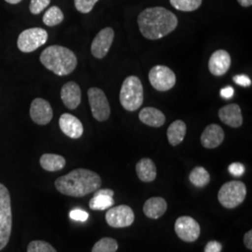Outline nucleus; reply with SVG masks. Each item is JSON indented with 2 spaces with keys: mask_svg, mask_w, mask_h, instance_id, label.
Instances as JSON below:
<instances>
[{
  "mask_svg": "<svg viewBox=\"0 0 252 252\" xmlns=\"http://www.w3.org/2000/svg\"><path fill=\"white\" fill-rule=\"evenodd\" d=\"M137 24L142 36L157 40L172 33L179 24L177 16L162 7L148 8L137 17Z\"/></svg>",
  "mask_w": 252,
  "mask_h": 252,
  "instance_id": "nucleus-1",
  "label": "nucleus"
},
{
  "mask_svg": "<svg viewBox=\"0 0 252 252\" xmlns=\"http://www.w3.org/2000/svg\"><path fill=\"white\" fill-rule=\"evenodd\" d=\"M102 180L95 172L78 168L55 180V188L64 195L83 197L100 188Z\"/></svg>",
  "mask_w": 252,
  "mask_h": 252,
  "instance_id": "nucleus-2",
  "label": "nucleus"
},
{
  "mask_svg": "<svg viewBox=\"0 0 252 252\" xmlns=\"http://www.w3.org/2000/svg\"><path fill=\"white\" fill-rule=\"evenodd\" d=\"M40 62L47 69L61 77L71 74L78 64L77 56L72 51L59 45L46 48L40 54Z\"/></svg>",
  "mask_w": 252,
  "mask_h": 252,
  "instance_id": "nucleus-3",
  "label": "nucleus"
},
{
  "mask_svg": "<svg viewBox=\"0 0 252 252\" xmlns=\"http://www.w3.org/2000/svg\"><path fill=\"white\" fill-rule=\"evenodd\" d=\"M144 100V92L141 81L135 77H127L121 88L120 102L128 111H135L140 108Z\"/></svg>",
  "mask_w": 252,
  "mask_h": 252,
  "instance_id": "nucleus-4",
  "label": "nucleus"
},
{
  "mask_svg": "<svg viewBox=\"0 0 252 252\" xmlns=\"http://www.w3.org/2000/svg\"><path fill=\"white\" fill-rule=\"evenodd\" d=\"M12 230V210L9 189L0 183V252L9 241Z\"/></svg>",
  "mask_w": 252,
  "mask_h": 252,
  "instance_id": "nucleus-5",
  "label": "nucleus"
},
{
  "mask_svg": "<svg viewBox=\"0 0 252 252\" xmlns=\"http://www.w3.org/2000/svg\"><path fill=\"white\" fill-rule=\"evenodd\" d=\"M247 195V187L242 181L232 180L224 183L218 192L219 202L222 207L233 209L240 206Z\"/></svg>",
  "mask_w": 252,
  "mask_h": 252,
  "instance_id": "nucleus-6",
  "label": "nucleus"
},
{
  "mask_svg": "<svg viewBox=\"0 0 252 252\" xmlns=\"http://www.w3.org/2000/svg\"><path fill=\"white\" fill-rule=\"evenodd\" d=\"M48 40V33L40 27H33L23 31L18 36L17 45L23 53H32L44 45Z\"/></svg>",
  "mask_w": 252,
  "mask_h": 252,
  "instance_id": "nucleus-7",
  "label": "nucleus"
},
{
  "mask_svg": "<svg viewBox=\"0 0 252 252\" xmlns=\"http://www.w3.org/2000/svg\"><path fill=\"white\" fill-rule=\"evenodd\" d=\"M149 80L155 90L166 92L176 84V75L168 66L155 65L149 73Z\"/></svg>",
  "mask_w": 252,
  "mask_h": 252,
  "instance_id": "nucleus-8",
  "label": "nucleus"
},
{
  "mask_svg": "<svg viewBox=\"0 0 252 252\" xmlns=\"http://www.w3.org/2000/svg\"><path fill=\"white\" fill-rule=\"evenodd\" d=\"M88 99L94 118L98 122L107 121L110 116V106L105 93L96 87L90 88Z\"/></svg>",
  "mask_w": 252,
  "mask_h": 252,
  "instance_id": "nucleus-9",
  "label": "nucleus"
},
{
  "mask_svg": "<svg viewBox=\"0 0 252 252\" xmlns=\"http://www.w3.org/2000/svg\"><path fill=\"white\" fill-rule=\"evenodd\" d=\"M106 220L113 228H125L133 224L135 213L133 209L126 205L111 207L107 211Z\"/></svg>",
  "mask_w": 252,
  "mask_h": 252,
  "instance_id": "nucleus-10",
  "label": "nucleus"
},
{
  "mask_svg": "<svg viewBox=\"0 0 252 252\" xmlns=\"http://www.w3.org/2000/svg\"><path fill=\"white\" fill-rule=\"evenodd\" d=\"M176 234L182 241L194 242L198 239L201 229L198 222L191 217H180L175 223Z\"/></svg>",
  "mask_w": 252,
  "mask_h": 252,
  "instance_id": "nucleus-11",
  "label": "nucleus"
},
{
  "mask_svg": "<svg viewBox=\"0 0 252 252\" xmlns=\"http://www.w3.org/2000/svg\"><path fill=\"white\" fill-rule=\"evenodd\" d=\"M113 40L114 30L111 27H106L102 29L92 42L91 53L97 59L104 58L107 56Z\"/></svg>",
  "mask_w": 252,
  "mask_h": 252,
  "instance_id": "nucleus-12",
  "label": "nucleus"
},
{
  "mask_svg": "<svg viewBox=\"0 0 252 252\" xmlns=\"http://www.w3.org/2000/svg\"><path fill=\"white\" fill-rule=\"evenodd\" d=\"M29 112L32 121L38 126H46L50 124L54 117V111L51 104L42 98H36L32 101Z\"/></svg>",
  "mask_w": 252,
  "mask_h": 252,
  "instance_id": "nucleus-13",
  "label": "nucleus"
},
{
  "mask_svg": "<svg viewBox=\"0 0 252 252\" xmlns=\"http://www.w3.org/2000/svg\"><path fill=\"white\" fill-rule=\"evenodd\" d=\"M231 56L225 50H218L213 53L208 61V69L217 77L223 76L231 66Z\"/></svg>",
  "mask_w": 252,
  "mask_h": 252,
  "instance_id": "nucleus-14",
  "label": "nucleus"
},
{
  "mask_svg": "<svg viewBox=\"0 0 252 252\" xmlns=\"http://www.w3.org/2000/svg\"><path fill=\"white\" fill-rule=\"evenodd\" d=\"M59 126L63 134L72 139H78L83 134V126L81 121L69 113H63L60 117Z\"/></svg>",
  "mask_w": 252,
  "mask_h": 252,
  "instance_id": "nucleus-15",
  "label": "nucleus"
},
{
  "mask_svg": "<svg viewBox=\"0 0 252 252\" xmlns=\"http://www.w3.org/2000/svg\"><path fill=\"white\" fill-rule=\"evenodd\" d=\"M224 131L218 125H209L201 135V143L204 148L215 149L224 140Z\"/></svg>",
  "mask_w": 252,
  "mask_h": 252,
  "instance_id": "nucleus-16",
  "label": "nucleus"
},
{
  "mask_svg": "<svg viewBox=\"0 0 252 252\" xmlns=\"http://www.w3.org/2000/svg\"><path fill=\"white\" fill-rule=\"evenodd\" d=\"M61 99L66 108H78L81 101V90L79 84L74 81H68L63 84L61 89Z\"/></svg>",
  "mask_w": 252,
  "mask_h": 252,
  "instance_id": "nucleus-17",
  "label": "nucleus"
},
{
  "mask_svg": "<svg viewBox=\"0 0 252 252\" xmlns=\"http://www.w3.org/2000/svg\"><path fill=\"white\" fill-rule=\"evenodd\" d=\"M219 117L226 126L238 128L243 124L241 108L237 104H229L219 110Z\"/></svg>",
  "mask_w": 252,
  "mask_h": 252,
  "instance_id": "nucleus-18",
  "label": "nucleus"
},
{
  "mask_svg": "<svg viewBox=\"0 0 252 252\" xmlns=\"http://www.w3.org/2000/svg\"><path fill=\"white\" fill-rule=\"evenodd\" d=\"M167 203L162 197H153L148 199L144 204V214L150 219L157 220L166 212Z\"/></svg>",
  "mask_w": 252,
  "mask_h": 252,
  "instance_id": "nucleus-19",
  "label": "nucleus"
},
{
  "mask_svg": "<svg viewBox=\"0 0 252 252\" xmlns=\"http://www.w3.org/2000/svg\"><path fill=\"white\" fill-rule=\"evenodd\" d=\"M135 172L138 179L143 182H153L157 177L156 165L149 158H143L136 163Z\"/></svg>",
  "mask_w": 252,
  "mask_h": 252,
  "instance_id": "nucleus-20",
  "label": "nucleus"
},
{
  "mask_svg": "<svg viewBox=\"0 0 252 252\" xmlns=\"http://www.w3.org/2000/svg\"><path fill=\"white\" fill-rule=\"evenodd\" d=\"M139 120L146 126L161 127L165 123V116L161 110L155 108H144L139 112Z\"/></svg>",
  "mask_w": 252,
  "mask_h": 252,
  "instance_id": "nucleus-21",
  "label": "nucleus"
},
{
  "mask_svg": "<svg viewBox=\"0 0 252 252\" xmlns=\"http://www.w3.org/2000/svg\"><path fill=\"white\" fill-rule=\"evenodd\" d=\"M39 162L41 167L46 171H59V170H62L64 167L65 159L63 156L58 154L45 153L40 157Z\"/></svg>",
  "mask_w": 252,
  "mask_h": 252,
  "instance_id": "nucleus-22",
  "label": "nucleus"
},
{
  "mask_svg": "<svg viewBox=\"0 0 252 252\" xmlns=\"http://www.w3.org/2000/svg\"><path fill=\"white\" fill-rule=\"evenodd\" d=\"M187 132V126L183 121H175L167 129V138L168 141L172 146H178L180 145Z\"/></svg>",
  "mask_w": 252,
  "mask_h": 252,
  "instance_id": "nucleus-23",
  "label": "nucleus"
},
{
  "mask_svg": "<svg viewBox=\"0 0 252 252\" xmlns=\"http://www.w3.org/2000/svg\"><path fill=\"white\" fill-rule=\"evenodd\" d=\"M189 180L195 187L204 188L210 182V175L203 166H196L189 173Z\"/></svg>",
  "mask_w": 252,
  "mask_h": 252,
  "instance_id": "nucleus-24",
  "label": "nucleus"
},
{
  "mask_svg": "<svg viewBox=\"0 0 252 252\" xmlns=\"http://www.w3.org/2000/svg\"><path fill=\"white\" fill-rule=\"evenodd\" d=\"M63 20V11L57 6H53L47 9L43 15V23L47 27H55L60 25Z\"/></svg>",
  "mask_w": 252,
  "mask_h": 252,
  "instance_id": "nucleus-25",
  "label": "nucleus"
},
{
  "mask_svg": "<svg viewBox=\"0 0 252 252\" xmlns=\"http://www.w3.org/2000/svg\"><path fill=\"white\" fill-rule=\"evenodd\" d=\"M114 205L113 197L104 195V194H97L94 195L89 202V207L93 210H105L108 207H112Z\"/></svg>",
  "mask_w": 252,
  "mask_h": 252,
  "instance_id": "nucleus-26",
  "label": "nucleus"
},
{
  "mask_svg": "<svg viewBox=\"0 0 252 252\" xmlns=\"http://www.w3.org/2000/svg\"><path fill=\"white\" fill-rule=\"evenodd\" d=\"M118 247V242L115 239L104 237L94 245L92 252H116Z\"/></svg>",
  "mask_w": 252,
  "mask_h": 252,
  "instance_id": "nucleus-27",
  "label": "nucleus"
},
{
  "mask_svg": "<svg viewBox=\"0 0 252 252\" xmlns=\"http://www.w3.org/2000/svg\"><path fill=\"white\" fill-rule=\"evenodd\" d=\"M172 6L180 11H193L198 9L202 0H170Z\"/></svg>",
  "mask_w": 252,
  "mask_h": 252,
  "instance_id": "nucleus-28",
  "label": "nucleus"
},
{
  "mask_svg": "<svg viewBox=\"0 0 252 252\" xmlns=\"http://www.w3.org/2000/svg\"><path fill=\"white\" fill-rule=\"evenodd\" d=\"M27 252H57L51 244L42 240H34L27 247Z\"/></svg>",
  "mask_w": 252,
  "mask_h": 252,
  "instance_id": "nucleus-29",
  "label": "nucleus"
},
{
  "mask_svg": "<svg viewBox=\"0 0 252 252\" xmlns=\"http://www.w3.org/2000/svg\"><path fill=\"white\" fill-rule=\"evenodd\" d=\"M99 0H74L75 8L81 13H89Z\"/></svg>",
  "mask_w": 252,
  "mask_h": 252,
  "instance_id": "nucleus-30",
  "label": "nucleus"
},
{
  "mask_svg": "<svg viewBox=\"0 0 252 252\" xmlns=\"http://www.w3.org/2000/svg\"><path fill=\"white\" fill-rule=\"evenodd\" d=\"M51 0H31L29 9L32 14H39L50 5Z\"/></svg>",
  "mask_w": 252,
  "mask_h": 252,
  "instance_id": "nucleus-31",
  "label": "nucleus"
},
{
  "mask_svg": "<svg viewBox=\"0 0 252 252\" xmlns=\"http://www.w3.org/2000/svg\"><path fill=\"white\" fill-rule=\"evenodd\" d=\"M69 217L73 220H77V221H81L84 222L88 220L89 214L81 209H73L69 213Z\"/></svg>",
  "mask_w": 252,
  "mask_h": 252,
  "instance_id": "nucleus-32",
  "label": "nucleus"
},
{
  "mask_svg": "<svg viewBox=\"0 0 252 252\" xmlns=\"http://www.w3.org/2000/svg\"><path fill=\"white\" fill-rule=\"evenodd\" d=\"M228 170L234 177H241L245 172V166L241 162H233L229 165Z\"/></svg>",
  "mask_w": 252,
  "mask_h": 252,
  "instance_id": "nucleus-33",
  "label": "nucleus"
},
{
  "mask_svg": "<svg viewBox=\"0 0 252 252\" xmlns=\"http://www.w3.org/2000/svg\"><path fill=\"white\" fill-rule=\"evenodd\" d=\"M233 80L239 86L249 87L252 85V80L246 75H236L233 78Z\"/></svg>",
  "mask_w": 252,
  "mask_h": 252,
  "instance_id": "nucleus-34",
  "label": "nucleus"
},
{
  "mask_svg": "<svg viewBox=\"0 0 252 252\" xmlns=\"http://www.w3.org/2000/svg\"><path fill=\"white\" fill-rule=\"evenodd\" d=\"M221 244L218 241H210L205 248V252H221Z\"/></svg>",
  "mask_w": 252,
  "mask_h": 252,
  "instance_id": "nucleus-35",
  "label": "nucleus"
},
{
  "mask_svg": "<svg viewBox=\"0 0 252 252\" xmlns=\"http://www.w3.org/2000/svg\"><path fill=\"white\" fill-rule=\"evenodd\" d=\"M234 94V88L232 86H226L220 90V96L224 99H231Z\"/></svg>",
  "mask_w": 252,
  "mask_h": 252,
  "instance_id": "nucleus-36",
  "label": "nucleus"
},
{
  "mask_svg": "<svg viewBox=\"0 0 252 252\" xmlns=\"http://www.w3.org/2000/svg\"><path fill=\"white\" fill-rule=\"evenodd\" d=\"M244 244L246 248L250 251H252V231L250 230L244 235Z\"/></svg>",
  "mask_w": 252,
  "mask_h": 252,
  "instance_id": "nucleus-37",
  "label": "nucleus"
},
{
  "mask_svg": "<svg viewBox=\"0 0 252 252\" xmlns=\"http://www.w3.org/2000/svg\"><path fill=\"white\" fill-rule=\"evenodd\" d=\"M97 194H104V195H108V196L113 197L114 191L110 189H100L99 188L94 191V195H97Z\"/></svg>",
  "mask_w": 252,
  "mask_h": 252,
  "instance_id": "nucleus-38",
  "label": "nucleus"
},
{
  "mask_svg": "<svg viewBox=\"0 0 252 252\" xmlns=\"http://www.w3.org/2000/svg\"><path fill=\"white\" fill-rule=\"evenodd\" d=\"M237 2L239 3L240 6L245 7V8L251 7L252 5V0H237Z\"/></svg>",
  "mask_w": 252,
  "mask_h": 252,
  "instance_id": "nucleus-39",
  "label": "nucleus"
},
{
  "mask_svg": "<svg viewBox=\"0 0 252 252\" xmlns=\"http://www.w3.org/2000/svg\"><path fill=\"white\" fill-rule=\"evenodd\" d=\"M5 1L9 4H11V5H15V4H19L23 0H5Z\"/></svg>",
  "mask_w": 252,
  "mask_h": 252,
  "instance_id": "nucleus-40",
  "label": "nucleus"
}]
</instances>
